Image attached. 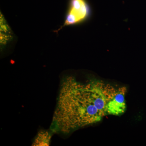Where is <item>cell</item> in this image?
Wrapping results in <instances>:
<instances>
[{
	"mask_svg": "<svg viewBox=\"0 0 146 146\" xmlns=\"http://www.w3.org/2000/svg\"><path fill=\"white\" fill-rule=\"evenodd\" d=\"M118 88L100 81L83 83L72 76L62 80L52 129L68 133L100 121L109 115L110 103Z\"/></svg>",
	"mask_w": 146,
	"mask_h": 146,
	"instance_id": "6da1fadb",
	"label": "cell"
},
{
	"mask_svg": "<svg viewBox=\"0 0 146 146\" xmlns=\"http://www.w3.org/2000/svg\"><path fill=\"white\" fill-rule=\"evenodd\" d=\"M91 14L90 7L85 0H71L64 25L58 31L66 26L82 23L89 18Z\"/></svg>",
	"mask_w": 146,
	"mask_h": 146,
	"instance_id": "7a4b0ae2",
	"label": "cell"
},
{
	"mask_svg": "<svg viewBox=\"0 0 146 146\" xmlns=\"http://www.w3.org/2000/svg\"><path fill=\"white\" fill-rule=\"evenodd\" d=\"M51 135L45 131H40L35 140L33 146H49L50 142Z\"/></svg>",
	"mask_w": 146,
	"mask_h": 146,
	"instance_id": "3957f363",
	"label": "cell"
}]
</instances>
